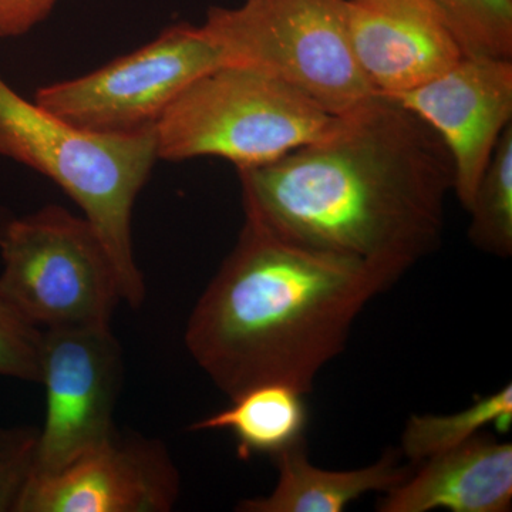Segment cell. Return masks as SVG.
Instances as JSON below:
<instances>
[{"mask_svg":"<svg viewBox=\"0 0 512 512\" xmlns=\"http://www.w3.org/2000/svg\"><path fill=\"white\" fill-rule=\"evenodd\" d=\"M244 212L276 234L356 259L394 284L440 247L454 164L412 111L375 94L315 143L238 168Z\"/></svg>","mask_w":512,"mask_h":512,"instance_id":"6da1fadb","label":"cell"},{"mask_svg":"<svg viewBox=\"0 0 512 512\" xmlns=\"http://www.w3.org/2000/svg\"><path fill=\"white\" fill-rule=\"evenodd\" d=\"M244 214L237 244L192 309L185 345L229 399L265 383L308 396L345 350L357 316L394 282Z\"/></svg>","mask_w":512,"mask_h":512,"instance_id":"7a4b0ae2","label":"cell"},{"mask_svg":"<svg viewBox=\"0 0 512 512\" xmlns=\"http://www.w3.org/2000/svg\"><path fill=\"white\" fill-rule=\"evenodd\" d=\"M0 156L46 175L84 212L116 265L123 301L138 308L146 285L131 238L134 202L156 164V127L90 131L23 99L0 76Z\"/></svg>","mask_w":512,"mask_h":512,"instance_id":"3957f363","label":"cell"},{"mask_svg":"<svg viewBox=\"0 0 512 512\" xmlns=\"http://www.w3.org/2000/svg\"><path fill=\"white\" fill-rule=\"evenodd\" d=\"M340 116L268 74L221 64L188 84L158 119L157 157L258 167L328 136Z\"/></svg>","mask_w":512,"mask_h":512,"instance_id":"277c9868","label":"cell"},{"mask_svg":"<svg viewBox=\"0 0 512 512\" xmlns=\"http://www.w3.org/2000/svg\"><path fill=\"white\" fill-rule=\"evenodd\" d=\"M201 26L224 64L268 74L330 113L377 94L353 55L348 0H247L214 6Z\"/></svg>","mask_w":512,"mask_h":512,"instance_id":"5b68a950","label":"cell"},{"mask_svg":"<svg viewBox=\"0 0 512 512\" xmlns=\"http://www.w3.org/2000/svg\"><path fill=\"white\" fill-rule=\"evenodd\" d=\"M0 295L36 328L110 325L123 301L96 229L57 205L13 218L0 239Z\"/></svg>","mask_w":512,"mask_h":512,"instance_id":"8992f818","label":"cell"},{"mask_svg":"<svg viewBox=\"0 0 512 512\" xmlns=\"http://www.w3.org/2000/svg\"><path fill=\"white\" fill-rule=\"evenodd\" d=\"M221 64L202 26L178 23L92 73L40 87L35 103L86 130L136 133L156 127L188 84Z\"/></svg>","mask_w":512,"mask_h":512,"instance_id":"52a82bcc","label":"cell"},{"mask_svg":"<svg viewBox=\"0 0 512 512\" xmlns=\"http://www.w3.org/2000/svg\"><path fill=\"white\" fill-rule=\"evenodd\" d=\"M45 423L32 476L55 473L110 439L123 383V350L110 325L43 330Z\"/></svg>","mask_w":512,"mask_h":512,"instance_id":"ba28073f","label":"cell"},{"mask_svg":"<svg viewBox=\"0 0 512 512\" xmlns=\"http://www.w3.org/2000/svg\"><path fill=\"white\" fill-rule=\"evenodd\" d=\"M386 97L443 141L454 164V192L470 210L495 146L512 124V60L464 56L430 82Z\"/></svg>","mask_w":512,"mask_h":512,"instance_id":"9c48e42d","label":"cell"},{"mask_svg":"<svg viewBox=\"0 0 512 512\" xmlns=\"http://www.w3.org/2000/svg\"><path fill=\"white\" fill-rule=\"evenodd\" d=\"M180 474L163 441L121 434L55 473L30 477L18 512H167Z\"/></svg>","mask_w":512,"mask_h":512,"instance_id":"30bf717a","label":"cell"},{"mask_svg":"<svg viewBox=\"0 0 512 512\" xmlns=\"http://www.w3.org/2000/svg\"><path fill=\"white\" fill-rule=\"evenodd\" d=\"M348 29L357 64L382 96L430 82L466 56L441 16L384 0H348Z\"/></svg>","mask_w":512,"mask_h":512,"instance_id":"8fae6325","label":"cell"},{"mask_svg":"<svg viewBox=\"0 0 512 512\" xmlns=\"http://www.w3.org/2000/svg\"><path fill=\"white\" fill-rule=\"evenodd\" d=\"M384 494L380 512H507L512 505V444L481 433L417 464Z\"/></svg>","mask_w":512,"mask_h":512,"instance_id":"7c38bea8","label":"cell"},{"mask_svg":"<svg viewBox=\"0 0 512 512\" xmlns=\"http://www.w3.org/2000/svg\"><path fill=\"white\" fill-rule=\"evenodd\" d=\"M402 451L390 448L372 466L333 471L313 466L305 441L274 457L278 483L266 497L238 504L242 512H342L367 493H389L412 474Z\"/></svg>","mask_w":512,"mask_h":512,"instance_id":"4fadbf2b","label":"cell"},{"mask_svg":"<svg viewBox=\"0 0 512 512\" xmlns=\"http://www.w3.org/2000/svg\"><path fill=\"white\" fill-rule=\"evenodd\" d=\"M305 394L288 384L265 383L232 397L231 406L192 424V431L227 430L237 439L242 460L279 456L305 441Z\"/></svg>","mask_w":512,"mask_h":512,"instance_id":"5bb4252c","label":"cell"},{"mask_svg":"<svg viewBox=\"0 0 512 512\" xmlns=\"http://www.w3.org/2000/svg\"><path fill=\"white\" fill-rule=\"evenodd\" d=\"M512 384L478 397L473 406L453 414H414L402 434L403 457L419 464L427 458L466 443L471 437L495 424L504 431L511 426Z\"/></svg>","mask_w":512,"mask_h":512,"instance_id":"9a60e30c","label":"cell"},{"mask_svg":"<svg viewBox=\"0 0 512 512\" xmlns=\"http://www.w3.org/2000/svg\"><path fill=\"white\" fill-rule=\"evenodd\" d=\"M468 237L487 254H512V124L505 128L485 168L470 210Z\"/></svg>","mask_w":512,"mask_h":512,"instance_id":"2e32d148","label":"cell"},{"mask_svg":"<svg viewBox=\"0 0 512 512\" xmlns=\"http://www.w3.org/2000/svg\"><path fill=\"white\" fill-rule=\"evenodd\" d=\"M466 56L512 60V0H434Z\"/></svg>","mask_w":512,"mask_h":512,"instance_id":"e0dca14e","label":"cell"},{"mask_svg":"<svg viewBox=\"0 0 512 512\" xmlns=\"http://www.w3.org/2000/svg\"><path fill=\"white\" fill-rule=\"evenodd\" d=\"M42 336V329L23 319L0 295V376L40 383Z\"/></svg>","mask_w":512,"mask_h":512,"instance_id":"ac0fdd59","label":"cell"},{"mask_svg":"<svg viewBox=\"0 0 512 512\" xmlns=\"http://www.w3.org/2000/svg\"><path fill=\"white\" fill-rule=\"evenodd\" d=\"M37 436L35 427L0 426V512H18L35 467Z\"/></svg>","mask_w":512,"mask_h":512,"instance_id":"d6986e66","label":"cell"},{"mask_svg":"<svg viewBox=\"0 0 512 512\" xmlns=\"http://www.w3.org/2000/svg\"><path fill=\"white\" fill-rule=\"evenodd\" d=\"M57 0H0V39L26 35L52 13Z\"/></svg>","mask_w":512,"mask_h":512,"instance_id":"ffe728a7","label":"cell"},{"mask_svg":"<svg viewBox=\"0 0 512 512\" xmlns=\"http://www.w3.org/2000/svg\"><path fill=\"white\" fill-rule=\"evenodd\" d=\"M384 2L396 3V5L409 6V8L426 10V12L436 13L441 16L440 9L437 8L434 0H384ZM444 20V19H443Z\"/></svg>","mask_w":512,"mask_h":512,"instance_id":"44dd1931","label":"cell"},{"mask_svg":"<svg viewBox=\"0 0 512 512\" xmlns=\"http://www.w3.org/2000/svg\"><path fill=\"white\" fill-rule=\"evenodd\" d=\"M13 218H15V215H13L12 212L6 210V208L0 207V239H2L9 222L12 221Z\"/></svg>","mask_w":512,"mask_h":512,"instance_id":"7402d4cb","label":"cell"}]
</instances>
